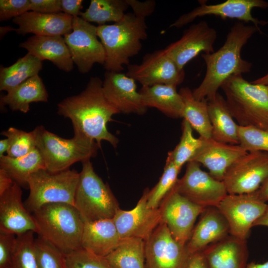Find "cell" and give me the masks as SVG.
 Listing matches in <instances>:
<instances>
[{
	"instance_id": "cell-50",
	"label": "cell",
	"mask_w": 268,
	"mask_h": 268,
	"mask_svg": "<svg viewBox=\"0 0 268 268\" xmlns=\"http://www.w3.org/2000/svg\"><path fill=\"white\" fill-rule=\"evenodd\" d=\"M256 226L268 227V204L263 214L254 223L253 226Z\"/></svg>"
},
{
	"instance_id": "cell-3",
	"label": "cell",
	"mask_w": 268,
	"mask_h": 268,
	"mask_svg": "<svg viewBox=\"0 0 268 268\" xmlns=\"http://www.w3.org/2000/svg\"><path fill=\"white\" fill-rule=\"evenodd\" d=\"M145 18L126 13L119 22L97 26V35L105 52L106 71L121 72L130 59L137 55L147 38Z\"/></svg>"
},
{
	"instance_id": "cell-9",
	"label": "cell",
	"mask_w": 268,
	"mask_h": 268,
	"mask_svg": "<svg viewBox=\"0 0 268 268\" xmlns=\"http://www.w3.org/2000/svg\"><path fill=\"white\" fill-rule=\"evenodd\" d=\"M72 61L81 73H86L95 64L104 65V48L97 35V26L80 16L72 20V31L64 36Z\"/></svg>"
},
{
	"instance_id": "cell-11",
	"label": "cell",
	"mask_w": 268,
	"mask_h": 268,
	"mask_svg": "<svg viewBox=\"0 0 268 268\" xmlns=\"http://www.w3.org/2000/svg\"><path fill=\"white\" fill-rule=\"evenodd\" d=\"M173 188L192 202L204 207H216L228 195L222 181L203 171L200 164L187 163L183 177L178 179Z\"/></svg>"
},
{
	"instance_id": "cell-32",
	"label": "cell",
	"mask_w": 268,
	"mask_h": 268,
	"mask_svg": "<svg viewBox=\"0 0 268 268\" xmlns=\"http://www.w3.org/2000/svg\"><path fill=\"white\" fill-rule=\"evenodd\" d=\"M105 258L113 268H145V241L135 238L121 239Z\"/></svg>"
},
{
	"instance_id": "cell-45",
	"label": "cell",
	"mask_w": 268,
	"mask_h": 268,
	"mask_svg": "<svg viewBox=\"0 0 268 268\" xmlns=\"http://www.w3.org/2000/svg\"><path fill=\"white\" fill-rule=\"evenodd\" d=\"M127 1L129 7L133 9V12L134 14L145 18L152 14L156 6V2L153 0H147L144 1L127 0Z\"/></svg>"
},
{
	"instance_id": "cell-41",
	"label": "cell",
	"mask_w": 268,
	"mask_h": 268,
	"mask_svg": "<svg viewBox=\"0 0 268 268\" xmlns=\"http://www.w3.org/2000/svg\"><path fill=\"white\" fill-rule=\"evenodd\" d=\"M64 259L66 268H113L105 257L82 248L64 254Z\"/></svg>"
},
{
	"instance_id": "cell-1",
	"label": "cell",
	"mask_w": 268,
	"mask_h": 268,
	"mask_svg": "<svg viewBox=\"0 0 268 268\" xmlns=\"http://www.w3.org/2000/svg\"><path fill=\"white\" fill-rule=\"evenodd\" d=\"M102 84L99 77H91L80 93L58 104V113L70 119L74 136L94 141L99 148L102 140L116 147L119 139L107 126L113 116L120 113L106 99Z\"/></svg>"
},
{
	"instance_id": "cell-44",
	"label": "cell",
	"mask_w": 268,
	"mask_h": 268,
	"mask_svg": "<svg viewBox=\"0 0 268 268\" xmlns=\"http://www.w3.org/2000/svg\"><path fill=\"white\" fill-rule=\"evenodd\" d=\"M30 10L42 13L61 12V0H29Z\"/></svg>"
},
{
	"instance_id": "cell-46",
	"label": "cell",
	"mask_w": 268,
	"mask_h": 268,
	"mask_svg": "<svg viewBox=\"0 0 268 268\" xmlns=\"http://www.w3.org/2000/svg\"><path fill=\"white\" fill-rule=\"evenodd\" d=\"M82 2V0H61V11L73 17L78 16Z\"/></svg>"
},
{
	"instance_id": "cell-22",
	"label": "cell",
	"mask_w": 268,
	"mask_h": 268,
	"mask_svg": "<svg viewBox=\"0 0 268 268\" xmlns=\"http://www.w3.org/2000/svg\"><path fill=\"white\" fill-rule=\"evenodd\" d=\"M73 17L64 12L42 13L29 11L15 17L18 34L33 33L38 36H64L72 31Z\"/></svg>"
},
{
	"instance_id": "cell-14",
	"label": "cell",
	"mask_w": 268,
	"mask_h": 268,
	"mask_svg": "<svg viewBox=\"0 0 268 268\" xmlns=\"http://www.w3.org/2000/svg\"><path fill=\"white\" fill-rule=\"evenodd\" d=\"M126 74L142 86L166 84L177 87L185 76L184 70L179 68L164 49L147 53L139 64L129 65Z\"/></svg>"
},
{
	"instance_id": "cell-43",
	"label": "cell",
	"mask_w": 268,
	"mask_h": 268,
	"mask_svg": "<svg viewBox=\"0 0 268 268\" xmlns=\"http://www.w3.org/2000/svg\"><path fill=\"white\" fill-rule=\"evenodd\" d=\"M16 236L0 233V268H12Z\"/></svg>"
},
{
	"instance_id": "cell-42",
	"label": "cell",
	"mask_w": 268,
	"mask_h": 268,
	"mask_svg": "<svg viewBox=\"0 0 268 268\" xmlns=\"http://www.w3.org/2000/svg\"><path fill=\"white\" fill-rule=\"evenodd\" d=\"M30 10L29 0H0V20L19 16Z\"/></svg>"
},
{
	"instance_id": "cell-38",
	"label": "cell",
	"mask_w": 268,
	"mask_h": 268,
	"mask_svg": "<svg viewBox=\"0 0 268 268\" xmlns=\"http://www.w3.org/2000/svg\"><path fill=\"white\" fill-rule=\"evenodd\" d=\"M1 134L8 139L9 147L7 155L10 157L25 156L36 148V136L33 130L28 133L10 127Z\"/></svg>"
},
{
	"instance_id": "cell-26",
	"label": "cell",
	"mask_w": 268,
	"mask_h": 268,
	"mask_svg": "<svg viewBox=\"0 0 268 268\" xmlns=\"http://www.w3.org/2000/svg\"><path fill=\"white\" fill-rule=\"evenodd\" d=\"M121 241L113 218L84 223L81 247L93 254L105 257Z\"/></svg>"
},
{
	"instance_id": "cell-7",
	"label": "cell",
	"mask_w": 268,
	"mask_h": 268,
	"mask_svg": "<svg viewBox=\"0 0 268 268\" xmlns=\"http://www.w3.org/2000/svg\"><path fill=\"white\" fill-rule=\"evenodd\" d=\"M73 205L84 223L112 219L119 204L109 186L95 173L90 160L82 162Z\"/></svg>"
},
{
	"instance_id": "cell-39",
	"label": "cell",
	"mask_w": 268,
	"mask_h": 268,
	"mask_svg": "<svg viewBox=\"0 0 268 268\" xmlns=\"http://www.w3.org/2000/svg\"><path fill=\"white\" fill-rule=\"evenodd\" d=\"M35 250L38 268H66L64 254L44 238L35 239Z\"/></svg>"
},
{
	"instance_id": "cell-28",
	"label": "cell",
	"mask_w": 268,
	"mask_h": 268,
	"mask_svg": "<svg viewBox=\"0 0 268 268\" xmlns=\"http://www.w3.org/2000/svg\"><path fill=\"white\" fill-rule=\"evenodd\" d=\"M139 92L147 108H155L171 118H183L184 102L176 86L166 84L142 86Z\"/></svg>"
},
{
	"instance_id": "cell-18",
	"label": "cell",
	"mask_w": 268,
	"mask_h": 268,
	"mask_svg": "<svg viewBox=\"0 0 268 268\" xmlns=\"http://www.w3.org/2000/svg\"><path fill=\"white\" fill-rule=\"evenodd\" d=\"M217 38L215 30L205 21L192 24L184 31L182 36L164 49L179 68L185 66L201 52H214L213 44Z\"/></svg>"
},
{
	"instance_id": "cell-52",
	"label": "cell",
	"mask_w": 268,
	"mask_h": 268,
	"mask_svg": "<svg viewBox=\"0 0 268 268\" xmlns=\"http://www.w3.org/2000/svg\"><path fill=\"white\" fill-rule=\"evenodd\" d=\"M245 268H268V261L261 264L251 262L247 264Z\"/></svg>"
},
{
	"instance_id": "cell-10",
	"label": "cell",
	"mask_w": 268,
	"mask_h": 268,
	"mask_svg": "<svg viewBox=\"0 0 268 268\" xmlns=\"http://www.w3.org/2000/svg\"><path fill=\"white\" fill-rule=\"evenodd\" d=\"M267 205L255 192L228 194L216 207L226 219L230 235L247 240L254 223L263 214Z\"/></svg>"
},
{
	"instance_id": "cell-37",
	"label": "cell",
	"mask_w": 268,
	"mask_h": 268,
	"mask_svg": "<svg viewBox=\"0 0 268 268\" xmlns=\"http://www.w3.org/2000/svg\"><path fill=\"white\" fill-rule=\"evenodd\" d=\"M34 233L28 231L16 236L12 268H38Z\"/></svg>"
},
{
	"instance_id": "cell-4",
	"label": "cell",
	"mask_w": 268,
	"mask_h": 268,
	"mask_svg": "<svg viewBox=\"0 0 268 268\" xmlns=\"http://www.w3.org/2000/svg\"><path fill=\"white\" fill-rule=\"evenodd\" d=\"M39 236L64 254L81 247L84 222L73 205L66 203L45 204L33 212Z\"/></svg>"
},
{
	"instance_id": "cell-36",
	"label": "cell",
	"mask_w": 268,
	"mask_h": 268,
	"mask_svg": "<svg viewBox=\"0 0 268 268\" xmlns=\"http://www.w3.org/2000/svg\"><path fill=\"white\" fill-rule=\"evenodd\" d=\"M180 170L172 161L166 159L163 172L159 181L149 190L147 199L148 207H159L163 199L175 185Z\"/></svg>"
},
{
	"instance_id": "cell-47",
	"label": "cell",
	"mask_w": 268,
	"mask_h": 268,
	"mask_svg": "<svg viewBox=\"0 0 268 268\" xmlns=\"http://www.w3.org/2000/svg\"><path fill=\"white\" fill-rule=\"evenodd\" d=\"M186 268H208L203 252L190 255Z\"/></svg>"
},
{
	"instance_id": "cell-34",
	"label": "cell",
	"mask_w": 268,
	"mask_h": 268,
	"mask_svg": "<svg viewBox=\"0 0 268 268\" xmlns=\"http://www.w3.org/2000/svg\"><path fill=\"white\" fill-rule=\"evenodd\" d=\"M129 5L127 0H91L88 8L79 16L88 22L100 25L120 21Z\"/></svg>"
},
{
	"instance_id": "cell-8",
	"label": "cell",
	"mask_w": 268,
	"mask_h": 268,
	"mask_svg": "<svg viewBox=\"0 0 268 268\" xmlns=\"http://www.w3.org/2000/svg\"><path fill=\"white\" fill-rule=\"evenodd\" d=\"M79 173L69 169L57 173L41 169L33 173L27 184L30 190L24 205L30 212L42 206L53 203L73 205Z\"/></svg>"
},
{
	"instance_id": "cell-12",
	"label": "cell",
	"mask_w": 268,
	"mask_h": 268,
	"mask_svg": "<svg viewBox=\"0 0 268 268\" xmlns=\"http://www.w3.org/2000/svg\"><path fill=\"white\" fill-rule=\"evenodd\" d=\"M268 177V152H248L226 171L222 181L228 194L257 191Z\"/></svg>"
},
{
	"instance_id": "cell-53",
	"label": "cell",
	"mask_w": 268,
	"mask_h": 268,
	"mask_svg": "<svg viewBox=\"0 0 268 268\" xmlns=\"http://www.w3.org/2000/svg\"><path fill=\"white\" fill-rule=\"evenodd\" d=\"M251 82L255 84H259L268 86V73L265 75L260 77L253 81H251Z\"/></svg>"
},
{
	"instance_id": "cell-15",
	"label": "cell",
	"mask_w": 268,
	"mask_h": 268,
	"mask_svg": "<svg viewBox=\"0 0 268 268\" xmlns=\"http://www.w3.org/2000/svg\"><path fill=\"white\" fill-rule=\"evenodd\" d=\"M190 256L162 221L145 241V268H186Z\"/></svg>"
},
{
	"instance_id": "cell-29",
	"label": "cell",
	"mask_w": 268,
	"mask_h": 268,
	"mask_svg": "<svg viewBox=\"0 0 268 268\" xmlns=\"http://www.w3.org/2000/svg\"><path fill=\"white\" fill-rule=\"evenodd\" d=\"M48 95L41 77L36 75L24 81L7 94L0 97V103L7 105L12 111L24 113L29 110L32 102L48 101Z\"/></svg>"
},
{
	"instance_id": "cell-48",
	"label": "cell",
	"mask_w": 268,
	"mask_h": 268,
	"mask_svg": "<svg viewBox=\"0 0 268 268\" xmlns=\"http://www.w3.org/2000/svg\"><path fill=\"white\" fill-rule=\"evenodd\" d=\"M14 181L3 169L0 168V196L8 190Z\"/></svg>"
},
{
	"instance_id": "cell-24",
	"label": "cell",
	"mask_w": 268,
	"mask_h": 268,
	"mask_svg": "<svg viewBox=\"0 0 268 268\" xmlns=\"http://www.w3.org/2000/svg\"><path fill=\"white\" fill-rule=\"evenodd\" d=\"M20 47L38 58L51 61L60 69L69 72L73 68V62L68 48L62 36L33 35L21 43Z\"/></svg>"
},
{
	"instance_id": "cell-40",
	"label": "cell",
	"mask_w": 268,
	"mask_h": 268,
	"mask_svg": "<svg viewBox=\"0 0 268 268\" xmlns=\"http://www.w3.org/2000/svg\"><path fill=\"white\" fill-rule=\"evenodd\" d=\"M239 145L247 152H268V131L238 125Z\"/></svg>"
},
{
	"instance_id": "cell-16",
	"label": "cell",
	"mask_w": 268,
	"mask_h": 268,
	"mask_svg": "<svg viewBox=\"0 0 268 268\" xmlns=\"http://www.w3.org/2000/svg\"><path fill=\"white\" fill-rule=\"evenodd\" d=\"M149 190H144L133 209L117 210L113 220L121 239L135 238L145 241L162 221L159 208L147 206Z\"/></svg>"
},
{
	"instance_id": "cell-5",
	"label": "cell",
	"mask_w": 268,
	"mask_h": 268,
	"mask_svg": "<svg viewBox=\"0 0 268 268\" xmlns=\"http://www.w3.org/2000/svg\"><path fill=\"white\" fill-rule=\"evenodd\" d=\"M220 88L239 126L268 131V86L253 83L237 74L227 79Z\"/></svg>"
},
{
	"instance_id": "cell-21",
	"label": "cell",
	"mask_w": 268,
	"mask_h": 268,
	"mask_svg": "<svg viewBox=\"0 0 268 268\" xmlns=\"http://www.w3.org/2000/svg\"><path fill=\"white\" fill-rule=\"evenodd\" d=\"M203 139L202 146L192 161L203 165L212 177L219 181H222L228 168L248 152L239 144L221 143L212 138Z\"/></svg>"
},
{
	"instance_id": "cell-6",
	"label": "cell",
	"mask_w": 268,
	"mask_h": 268,
	"mask_svg": "<svg viewBox=\"0 0 268 268\" xmlns=\"http://www.w3.org/2000/svg\"><path fill=\"white\" fill-rule=\"evenodd\" d=\"M36 148L47 171L57 173L69 169L73 163L90 160L96 156L98 148L94 141L73 136L65 139L47 131L42 126L33 130Z\"/></svg>"
},
{
	"instance_id": "cell-23",
	"label": "cell",
	"mask_w": 268,
	"mask_h": 268,
	"mask_svg": "<svg viewBox=\"0 0 268 268\" xmlns=\"http://www.w3.org/2000/svg\"><path fill=\"white\" fill-rule=\"evenodd\" d=\"M228 224L216 207H207L201 213L186 245L190 255L201 252L208 246L228 236Z\"/></svg>"
},
{
	"instance_id": "cell-35",
	"label": "cell",
	"mask_w": 268,
	"mask_h": 268,
	"mask_svg": "<svg viewBox=\"0 0 268 268\" xmlns=\"http://www.w3.org/2000/svg\"><path fill=\"white\" fill-rule=\"evenodd\" d=\"M203 142L202 138L194 137L192 127L187 121L183 119L180 140L175 148L168 152L167 158L181 170L185 163L192 161Z\"/></svg>"
},
{
	"instance_id": "cell-51",
	"label": "cell",
	"mask_w": 268,
	"mask_h": 268,
	"mask_svg": "<svg viewBox=\"0 0 268 268\" xmlns=\"http://www.w3.org/2000/svg\"><path fill=\"white\" fill-rule=\"evenodd\" d=\"M9 147V141L7 138L0 140V157L4 155V152H7Z\"/></svg>"
},
{
	"instance_id": "cell-33",
	"label": "cell",
	"mask_w": 268,
	"mask_h": 268,
	"mask_svg": "<svg viewBox=\"0 0 268 268\" xmlns=\"http://www.w3.org/2000/svg\"><path fill=\"white\" fill-rule=\"evenodd\" d=\"M0 168L5 170L19 185H28L27 181L31 174L41 169H46L37 148L21 157L13 158L7 155L0 157Z\"/></svg>"
},
{
	"instance_id": "cell-19",
	"label": "cell",
	"mask_w": 268,
	"mask_h": 268,
	"mask_svg": "<svg viewBox=\"0 0 268 268\" xmlns=\"http://www.w3.org/2000/svg\"><path fill=\"white\" fill-rule=\"evenodd\" d=\"M104 95L119 113L144 114L147 108L137 91L135 80L121 72L106 71L102 84Z\"/></svg>"
},
{
	"instance_id": "cell-30",
	"label": "cell",
	"mask_w": 268,
	"mask_h": 268,
	"mask_svg": "<svg viewBox=\"0 0 268 268\" xmlns=\"http://www.w3.org/2000/svg\"><path fill=\"white\" fill-rule=\"evenodd\" d=\"M182 97L184 109L183 118L187 121L200 137L211 138L212 127L209 119L207 100H198L189 87H182L179 91Z\"/></svg>"
},
{
	"instance_id": "cell-49",
	"label": "cell",
	"mask_w": 268,
	"mask_h": 268,
	"mask_svg": "<svg viewBox=\"0 0 268 268\" xmlns=\"http://www.w3.org/2000/svg\"><path fill=\"white\" fill-rule=\"evenodd\" d=\"M256 192L262 200L265 202L268 201V177Z\"/></svg>"
},
{
	"instance_id": "cell-27",
	"label": "cell",
	"mask_w": 268,
	"mask_h": 268,
	"mask_svg": "<svg viewBox=\"0 0 268 268\" xmlns=\"http://www.w3.org/2000/svg\"><path fill=\"white\" fill-rule=\"evenodd\" d=\"M207 105L212 127L211 138L221 143L239 144L238 125L235 122L225 99L217 92L207 101Z\"/></svg>"
},
{
	"instance_id": "cell-13",
	"label": "cell",
	"mask_w": 268,
	"mask_h": 268,
	"mask_svg": "<svg viewBox=\"0 0 268 268\" xmlns=\"http://www.w3.org/2000/svg\"><path fill=\"white\" fill-rule=\"evenodd\" d=\"M158 208L162 221L173 238L183 245L190 240L198 217L206 208L190 201L173 188Z\"/></svg>"
},
{
	"instance_id": "cell-31",
	"label": "cell",
	"mask_w": 268,
	"mask_h": 268,
	"mask_svg": "<svg viewBox=\"0 0 268 268\" xmlns=\"http://www.w3.org/2000/svg\"><path fill=\"white\" fill-rule=\"evenodd\" d=\"M42 66V62L29 53L8 67L1 66L0 90L9 92L29 78L38 75Z\"/></svg>"
},
{
	"instance_id": "cell-25",
	"label": "cell",
	"mask_w": 268,
	"mask_h": 268,
	"mask_svg": "<svg viewBox=\"0 0 268 268\" xmlns=\"http://www.w3.org/2000/svg\"><path fill=\"white\" fill-rule=\"evenodd\" d=\"M208 268H245L249 252L247 241L231 235L202 251Z\"/></svg>"
},
{
	"instance_id": "cell-2",
	"label": "cell",
	"mask_w": 268,
	"mask_h": 268,
	"mask_svg": "<svg viewBox=\"0 0 268 268\" xmlns=\"http://www.w3.org/2000/svg\"><path fill=\"white\" fill-rule=\"evenodd\" d=\"M260 28L238 22L231 27L223 45L217 51L204 53L205 76L200 85L192 91L198 100L213 98L223 82L231 76L249 72L252 64L242 58L243 47Z\"/></svg>"
},
{
	"instance_id": "cell-20",
	"label": "cell",
	"mask_w": 268,
	"mask_h": 268,
	"mask_svg": "<svg viewBox=\"0 0 268 268\" xmlns=\"http://www.w3.org/2000/svg\"><path fill=\"white\" fill-rule=\"evenodd\" d=\"M22 195L20 185L14 182L0 196V233L16 236L28 231L38 233L35 218L22 203Z\"/></svg>"
},
{
	"instance_id": "cell-17",
	"label": "cell",
	"mask_w": 268,
	"mask_h": 268,
	"mask_svg": "<svg viewBox=\"0 0 268 268\" xmlns=\"http://www.w3.org/2000/svg\"><path fill=\"white\" fill-rule=\"evenodd\" d=\"M200 6L180 16L170 27L181 28L196 18L208 15L219 16L222 18L237 19L246 22H251L257 27L268 22L260 20L252 15L255 7L268 8V2L263 0H227L216 4H207L205 1L199 0Z\"/></svg>"
}]
</instances>
